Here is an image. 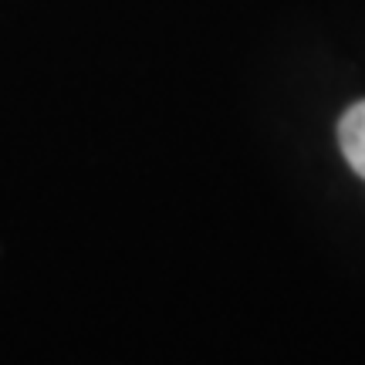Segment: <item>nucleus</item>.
Returning a JSON list of instances; mask_svg holds the SVG:
<instances>
[{
	"label": "nucleus",
	"mask_w": 365,
	"mask_h": 365,
	"mask_svg": "<svg viewBox=\"0 0 365 365\" xmlns=\"http://www.w3.org/2000/svg\"><path fill=\"white\" fill-rule=\"evenodd\" d=\"M339 145L345 163L355 170V176L365 180V102H355L339 118Z\"/></svg>",
	"instance_id": "nucleus-1"
}]
</instances>
